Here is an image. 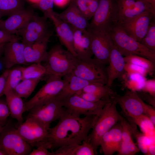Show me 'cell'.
<instances>
[{"mask_svg": "<svg viewBox=\"0 0 155 155\" xmlns=\"http://www.w3.org/2000/svg\"><path fill=\"white\" fill-rule=\"evenodd\" d=\"M6 102L10 112V115L16 119L19 125L23 122V114L24 112V103L22 98L13 90L5 92Z\"/></svg>", "mask_w": 155, "mask_h": 155, "instance_id": "25", "label": "cell"}, {"mask_svg": "<svg viewBox=\"0 0 155 155\" xmlns=\"http://www.w3.org/2000/svg\"><path fill=\"white\" fill-rule=\"evenodd\" d=\"M120 122L122 129V141L118 154L135 155L140 151V149L132 139L130 124L123 117Z\"/></svg>", "mask_w": 155, "mask_h": 155, "instance_id": "24", "label": "cell"}, {"mask_svg": "<svg viewBox=\"0 0 155 155\" xmlns=\"http://www.w3.org/2000/svg\"><path fill=\"white\" fill-rule=\"evenodd\" d=\"M0 155H6V154L0 149Z\"/></svg>", "mask_w": 155, "mask_h": 155, "instance_id": "56", "label": "cell"}, {"mask_svg": "<svg viewBox=\"0 0 155 155\" xmlns=\"http://www.w3.org/2000/svg\"><path fill=\"white\" fill-rule=\"evenodd\" d=\"M154 127L155 125V111L151 106L146 104L145 115Z\"/></svg>", "mask_w": 155, "mask_h": 155, "instance_id": "47", "label": "cell"}, {"mask_svg": "<svg viewBox=\"0 0 155 155\" xmlns=\"http://www.w3.org/2000/svg\"><path fill=\"white\" fill-rule=\"evenodd\" d=\"M111 97L96 102L86 100L75 94L68 96L61 101L63 106L70 113L80 116L82 115H98L105 104Z\"/></svg>", "mask_w": 155, "mask_h": 155, "instance_id": "9", "label": "cell"}, {"mask_svg": "<svg viewBox=\"0 0 155 155\" xmlns=\"http://www.w3.org/2000/svg\"><path fill=\"white\" fill-rule=\"evenodd\" d=\"M24 0H0V13L2 16L8 15L24 8Z\"/></svg>", "mask_w": 155, "mask_h": 155, "instance_id": "32", "label": "cell"}, {"mask_svg": "<svg viewBox=\"0 0 155 155\" xmlns=\"http://www.w3.org/2000/svg\"><path fill=\"white\" fill-rule=\"evenodd\" d=\"M29 155H54L53 152H50L48 149L42 146H39L33 149Z\"/></svg>", "mask_w": 155, "mask_h": 155, "instance_id": "46", "label": "cell"}, {"mask_svg": "<svg viewBox=\"0 0 155 155\" xmlns=\"http://www.w3.org/2000/svg\"><path fill=\"white\" fill-rule=\"evenodd\" d=\"M32 147L11 124L6 123L0 134V149L6 155H29Z\"/></svg>", "mask_w": 155, "mask_h": 155, "instance_id": "7", "label": "cell"}, {"mask_svg": "<svg viewBox=\"0 0 155 155\" xmlns=\"http://www.w3.org/2000/svg\"><path fill=\"white\" fill-rule=\"evenodd\" d=\"M6 44H0V49L4 47Z\"/></svg>", "mask_w": 155, "mask_h": 155, "instance_id": "55", "label": "cell"}, {"mask_svg": "<svg viewBox=\"0 0 155 155\" xmlns=\"http://www.w3.org/2000/svg\"><path fill=\"white\" fill-rule=\"evenodd\" d=\"M125 85L129 90L140 91L142 89L146 80L145 77L138 73L127 74Z\"/></svg>", "mask_w": 155, "mask_h": 155, "instance_id": "33", "label": "cell"}, {"mask_svg": "<svg viewBox=\"0 0 155 155\" xmlns=\"http://www.w3.org/2000/svg\"><path fill=\"white\" fill-rule=\"evenodd\" d=\"M108 32L114 45L123 56L137 55L155 62V52L128 35L118 23Z\"/></svg>", "mask_w": 155, "mask_h": 155, "instance_id": "3", "label": "cell"}, {"mask_svg": "<svg viewBox=\"0 0 155 155\" xmlns=\"http://www.w3.org/2000/svg\"><path fill=\"white\" fill-rule=\"evenodd\" d=\"M124 69L127 74L136 73L140 74L145 77L149 73L147 70L144 68L130 63H125Z\"/></svg>", "mask_w": 155, "mask_h": 155, "instance_id": "38", "label": "cell"}, {"mask_svg": "<svg viewBox=\"0 0 155 155\" xmlns=\"http://www.w3.org/2000/svg\"><path fill=\"white\" fill-rule=\"evenodd\" d=\"M98 115L81 117L71 114L66 109L57 124L48 129L46 139L38 147L42 146L53 150L66 145L81 144L83 141L88 139L89 133Z\"/></svg>", "mask_w": 155, "mask_h": 155, "instance_id": "1", "label": "cell"}, {"mask_svg": "<svg viewBox=\"0 0 155 155\" xmlns=\"http://www.w3.org/2000/svg\"><path fill=\"white\" fill-rule=\"evenodd\" d=\"M22 80V75L21 67L8 69L4 94L7 91L13 90Z\"/></svg>", "mask_w": 155, "mask_h": 155, "instance_id": "34", "label": "cell"}, {"mask_svg": "<svg viewBox=\"0 0 155 155\" xmlns=\"http://www.w3.org/2000/svg\"><path fill=\"white\" fill-rule=\"evenodd\" d=\"M119 15L122 11L134 6L136 0H116Z\"/></svg>", "mask_w": 155, "mask_h": 155, "instance_id": "41", "label": "cell"}, {"mask_svg": "<svg viewBox=\"0 0 155 155\" xmlns=\"http://www.w3.org/2000/svg\"><path fill=\"white\" fill-rule=\"evenodd\" d=\"M74 56L61 45L53 46L47 51L43 61L44 62L46 75L62 78L71 73L74 67Z\"/></svg>", "mask_w": 155, "mask_h": 155, "instance_id": "4", "label": "cell"}, {"mask_svg": "<svg viewBox=\"0 0 155 155\" xmlns=\"http://www.w3.org/2000/svg\"><path fill=\"white\" fill-rule=\"evenodd\" d=\"M115 96L111 97L105 104L92 128L91 133L88 135L90 143L96 154L102 136L120 122L123 117L117 110V103Z\"/></svg>", "mask_w": 155, "mask_h": 155, "instance_id": "2", "label": "cell"}, {"mask_svg": "<svg viewBox=\"0 0 155 155\" xmlns=\"http://www.w3.org/2000/svg\"><path fill=\"white\" fill-rule=\"evenodd\" d=\"M79 91L93 94L103 98L111 97L116 95L106 85L98 83L90 84Z\"/></svg>", "mask_w": 155, "mask_h": 155, "instance_id": "31", "label": "cell"}, {"mask_svg": "<svg viewBox=\"0 0 155 155\" xmlns=\"http://www.w3.org/2000/svg\"><path fill=\"white\" fill-rule=\"evenodd\" d=\"M57 15L59 18L77 29L85 30L89 25L88 20L72 0L67 7L61 13H57Z\"/></svg>", "mask_w": 155, "mask_h": 155, "instance_id": "18", "label": "cell"}, {"mask_svg": "<svg viewBox=\"0 0 155 155\" xmlns=\"http://www.w3.org/2000/svg\"><path fill=\"white\" fill-rule=\"evenodd\" d=\"M34 13L33 9L24 8L15 11L6 20H0V29L11 34H17Z\"/></svg>", "mask_w": 155, "mask_h": 155, "instance_id": "16", "label": "cell"}, {"mask_svg": "<svg viewBox=\"0 0 155 155\" xmlns=\"http://www.w3.org/2000/svg\"><path fill=\"white\" fill-rule=\"evenodd\" d=\"M54 155H94L97 154L88 140L83 141L81 144H72L59 147Z\"/></svg>", "mask_w": 155, "mask_h": 155, "instance_id": "27", "label": "cell"}, {"mask_svg": "<svg viewBox=\"0 0 155 155\" xmlns=\"http://www.w3.org/2000/svg\"><path fill=\"white\" fill-rule=\"evenodd\" d=\"M71 0H54V4L57 7H62L69 3Z\"/></svg>", "mask_w": 155, "mask_h": 155, "instance_id": "50", "label": "cell"}, {"mask_svg": "<svg viewBox=\"0 0 155 155\" xmlns=\"http://www.w3.org/2000/svg\"><path fill=\"white\" fill-rule=\"evenodd\" d=\"M146 12H150L155 13V8L148 0H136L133 6L120 13L119 15L118 23Z\"/></svg>", "mask_w": 155, "mask_h": 155, "instance_id": "28", "label": "cell"}, {"mask_svg": "<svg viewBox=\"0 0 155 155\" xmlns=\"http://www.w3.org/2000/svg\"><path fill=\"white\" fill-rule=\"evenodd\" d=\"M117 103L125 115L132 119L145 115L146 104L136 91L128 90L121 96H115ZM131 119V120H132Z\"/></svg>", "mask_w": 155, "mask_h": 155, "instance_id": "15", "label": "cell"}, {"mask_svg": "<svg viewBox=\"0 0 155 155\" xmlns=\"http://www.w3.org/2000/svg\"><path fill=\"white\" fill-rule=\"evenodd\" d=\"M30 2L34 4H36L38 3L40 0H27Z\"/></svg>", "mask_w": 155, "mask_h": 155, "instance_id": "53", "label": "cell"}, {"mask_svg": "<svg viewBox=\"0 0 155 155\" xmlns=\"http://www.w3.org/2000/svg\"><path fill=\"white\" fill-rule=\"evenodd\" d=\"M75 94L84 99L90 102H96L103 99L106 98H103L100 96L93 94L83 92L80 91L78 92Z\"/></svg>", "mask_w": 155, "mask_h": 155, "instance_id": "43", "label": "cell"}, {"mask_svg": "<svg viewBox=\"0 0 155 155\" xmlns=\"http://www.w3.org/2000/svg\"><path fill=\"white\" fill-rule=\"evenodd\" d=\"M6 121H0V134L7 123H6Z\"/></svg>", "mask_w": 155, "mask_h": 155, "instance_id": "52", "label": "cell"}, {"mask_svg": "<svg viewBox=\"0 0 155 155\" xmlns=\"http://www.w3.org/2000/svg\"><path fill=\"white\" fill-rule=\"evenodd\" d=\"M2 16L1 14L0 13V18H1V17Z\"/></svg>", "mask_w": 155, "mask_h": 155, "instance_id": "58", "label": "cell"}, {"mask_svg": "<svg viewBox=\"0 0 155 155\" xmlns=\"http://www.w3.org/2000/svg\"><path fill=\"white\" fill-rule=\"evenodd\" d=\"M108 65L107 67V81L106 85L110 88L114 81L121 76L125 71L124 57L116 47L113 46L110 54Z\"/></svg>", "mask_w": 155, "mask_h": 155, "instance_id": "20", "label": "cell"}, {"mask_svg": "<svg viewBox=\"0 0 155 155\" xmlns=\"http://www.w3.org/2000/svg\"><path fill=\"white\" fill-rule=\"evenodd\" d=\"M68 80L55 75L48 76L45 84L35 94L24 103V112L55 98L67 84Z\"/></svg>", "mask_w": 155, "mask_h": 155, "instance_id": "8", "label": "cell"}, {"mask_svg": "<svg viewBox=\"0 0 155 155\" xmlns=\"http://www.w3.org/2000/svg\"><path fill=\"white\" fill-rule=\"evenodd\" d=\"M81 12L88 20V7L89 0H72Z\"/></svg>", "mask_w": 155, "mask_h": 155, "instance_id": "39", "label": "cell"}, {"mask_svg": "<svg viewBox=\"0 0 155 155\" xmlns=\"http://www.w3.org/2000/svg\"><path fill=\"white\" fill-rule=\"evenodd\" d=\"M47 18L34 13L26 24L17 32L22 42L25 45L31 44L40 40L51 31L48 29Z\"/></svg>", "mask_w": 155, "mask_h": 155, "instance_id": "10", "label": "cell"}, {"mask_svg": "<svg viewBox=\"0 0 155 155\" xmlns=\"http://www.w3.org/2000/svg\"><path fill=\"white\" fill-rule=\"evenodd\" d=\"M54 4V0H40L38 3L34 5L42 12L44 16L50 18L54 13L53 10Z\"/></svg>", "mask_w": 155, "mask_h": 155, "instance_id": "37", "label": "cell"}, {"mask_svg": "<svg viewBox=\"0 0 155 155\" xmlns=\"http://www.w3.org/2000/svg\"><path fill=\"white\" fill-rule=\"evenodd\" d=\"M72 74L89 82L106 85L107 81L106 65L95 59H80L74 57Z\"/></svg>", "mask_w": 155, "mask_h": 155, "instance_id": "6", "label": "cell"}, {"mask_svg": "<svg viewBox=\"0 0 155 155\" xmlns=\"http://www.w3.org/2000/svg\"><path fill=\"white\" fill-rule=\"evenodd\" d=\"M52 31L42 39L31 44L25 45L24 54L25 61L28 63H41L44 59L47 51L49 39Z\"/></svg>", "mask_w": 155, "mask_h": 155, "instance_id": "21", "label": "cell"}, {"mask_svg": "<svg viewBox=\"0 0 155 155\" xmlns=\"http://www.w3.org/2000/svg\"><path fill=\"white\" fill-rule=\"evenodd\" d=\"M152 6L155 8V0H148Z\"/></svg>", "mask_w": 155, "mask_h": 155, "instance_id": "54", "label": "cell"}, {"mask_svg": "<svg viewBox=\"0 0 155 155\" xmlns=\"http://www.w3.org/2000/svg\"><path fill=\"white\" fill-rule=\"evenodd\" d=\"M41 79V78H38L22 80L13 90L22 98H27L34 91Z\"/></svg>", "mask_w": 155, "mask_h": 155, "instance_id": "29", "label": "cell"}, {"mask_svg": "<svg viewBox=\"0 0 155 155\" xmlns=\"http://www.w3.org/2000/svg\"><path fill=\"white\" fill-rule=\"evenodd\" d=\"M155 20V13L146 12L118 23L124 31L139 42L146 35L151 22Z\"/></svg>", "mask_w": 155, "mask_h": 155, "instance_id": "13", "label": "cell"}, {"mask_svg": "<svg viewBox=\"0 0 155 155\" xmlns=\"http://www.w3.org/2000/svg\"><path fill=\"white\" fill-rule=\"evenodd\" d=\"M4 48H1V49H0V57L1 56V54L2 52L4 50Z\"/></svg>", "mask_w": 155, "mask_h": 155, "instance_id": "57", "label": "cell"}, {"mask_svg": "<svg viewBox=\"0 0 155 155\" xmlns=\"http://www.w3.org/2000/svg\"><path fill=\"white\" fill-rule=\"evenodd\" d=\"M125 63L134 64L146 69L149 73H152L154 70V62L143 57L130 55L124 57Z\"/></svg>", "mask_w": 155, "mask_h": 155, "instance_id": "35", "label": "cell"}, {"mask_svg": "<svg viewBox=\"0 0 155 155\" xmlns=\"http://www.w3.org/2000/svg\"><path fill=\"white\" fill-rule=\"evenodd\" d=\"M8 72V69L4 71L0 75V97L4 94L5 82Z\"/></svg>", "mask_w": 155, "mask_h": 155, "instance_id": "48", "label": "cell"}, {"mask_svg": "<svg viewBox=\"0 0 155 155\" xmlns=\"http://www.w3.org/2000/svg\"><path fill=\"white\" fill-rule=\"evenodd\" d=\"M117 123L101 137L99 146L104 155H112L120 150L122 141L121 123Z\"/></svg>", "mask_w": 155, "mask_h": 155, "instance_id": "17", "label": "cell"}, {"mask_svg": "<svg viewBox=\"0 0 155 155\" xmlns=\"http://www.w3.org/2000/svg\"><path fill=\"white\" fill-rule=\"evenodd\" d=\"M22 80L41 78L46 75L44 66L40 63H32L26 67H21Z\"/></svg>", "mask_w": 155, "mask_h": 155, "instance_id": "30", "label": "cell"}, {"mask_svg": "<svg viewBox=\"0 0 155 155\" xmlns=\"http://www.w3.org/2000/svg\"><path fill=\"white\" fill-rule=\"evenodd\" d=\"M88 31L90 36V49L94 58L105 65L108 64L111 52L114 45L108 33Z\"/></svg>", "mask_w": 155, "mask_h": 155, "instance_id": "14", "label": "cell"}, {"mask_svg": "<svg viewBox=\"0 0 155 155\" xmlns=\"http://www.w3.org/2000/svg\"><path fill=\"white\" fill-rule=\"evenodd\" d=\"M139 42L155 52V20L151 22L146 35Z\"/></svg>", "mask_w": 155, "mask_h": 155, "instance_id": "36", "label": "cell"}, {"mask_svg": "<svg viewBox=\"0 0 155 155\" xmlns=\"http://www.w3.org/2000/svg\"><path fill=\"white\" fill-rule=\"evenodd\" d=\"M72 27L73 32V46L77 57L80 59L91 57L93 54L90 49L89 32L86 30L82 31Z\"/></svg>", "mask_w": 155, "mask_h": 155, "instance_id": "23", "label": "cell"}, {"mask_svg": "<svg viewBox=\"0 0 155 155\" xmlns=\"http://www.w3.org/2000/svg\"><path fill=\"white\" fill-rule=\"evenodd\" d=\"M51 20L53 23L57 36L61 44L74 56L77 57L73 46V32L72 26L59 18L56 13V16H51Z\"/></svg>", "mask_w": 155, "mask_h": 155, "instance_id": "19", "label": "cell"}, {"mask_svg": "<svg viewBox=\"0 0 155 155\" xmlns=\"http://www.w3.org/2000/svg\"><path fill=\"white\" fill-rule=\"evenodd\" d=\"M10 112L6 101L0 100V121H6Z\"/></svg>", "mask_w": 155, "mask_h": 155, "instance_id": "44", "label": "cell"}, {"mask_svg": "<svg viewBox=\"0 0 155 155\" xmlns=\"http://www.w3.org/2000/svg\"><path fill=\"white\" fill-rule=\"evenodd\" d=\"M141 91L150 95L155 96V80H146L144 86Z\"/></svg>", "mask_w": 155, "mask_h": 155, "instance_id": "42", "label": "cell"}, {"mask_svg": "<svg viewBox=\"0 0 155 155\" xmlns=\"http://www.w3.org/2000/svg\"><path fill=\"white\" fill-rule=\"evenodd\" d=\"M91 19L87 31L108 32L119 22L116 0H99L97 9Z\"/></svg>", "mask_w": 155, "mask_h": 155, "instance_id": "5", "label": "cell"}, {"mask_svg": "<svg viewBox=\"0 0 155 155\" xmlns=\"http://www.w3.org/2000/svg\"><path fill=\"white\" fill-rule=\"evenodd\" d=\"M65 110L60 100L55 98L32 108L28 116L36 119L49 128L51 123L59 120Z\"/></svg>", "mask_w": 155, "mask_h": 155, "instance_id": "12", "label": "cell"}, {"mask_svg": "<svg viewBox=\"0 0 155 155\" xmlns=\"http://www.w3.org/2000/svg\"><path fill=\"white\" fill-rule=\"evenodd\" d=\"M141 93L140 96H139L141 98H143L150 104L155 107V96H152L150 94L145 92Z\"/></svg>", "mask_w": 155, "mask_h": 155, "instance_id": "49", "label": "cell"}, {"mask_svg": "<svg viewBox=\"0 0 155 155\" xmlns=\"http://www.w3.org/2000/svg\"><path fill=\"white\" fill-rule=\"evenodd\" d=\"M18 37L13 34H11L0 29V44L18 41Z\"/></svg>", "mask_w": 155, "mask_h": 155, "instance_id": "40", "label": "cell"}, {"mask_svg": "<svg viewBox=\"0 0 155 155\" xmlns=\"http://www.w3.org/2000/svg\"><path fill=\"white\" fill-rule=\"evenodd\" d=\"M49 128L36 119L28 116L25 121L19 125L17 129L32 147H37L47 137Z\"/></svg>", "mask_w": 155, "mask_h": 155, "instance_id": "11", "label": "cell"}, {"mask_svg": "<svg viewBox=\"0 0 155 155\" xmlns=\"http://www.w3.org/2000/svg\"><path fill=\"white\" fill-rule=\"evenodd\" d=\"M64 77L68 80V83L55 97L60 100L76 93L88 85L95 83L86 80L71 73Z\"/></svg>", "mask_w": 155, "mask_h": 155, "instance_id": "26", "label": "cell"}, {"mask_svg": "<svg viewBox=\"0 0 155 155\" xmlns=\"http://www.w3.org/2000/svg\"><path fill=\"white\" fill-rule=\"evenodd\" d=\"M155 146L154 145H151L148 146V155H154Z\"/></svg>", "mask_w": 155, "mask_h": 155, "instance_id": "51", "label": "cell"}, {"mask_svg": "<svg viewBox=\"0 0 155 155\" xmlns=\"http://www.w3.org/2000/svg\"><path fill=\"white\" fill-rule=\"evenodd\" d=\"M25 45L18 41L7 42L4 49V62L5 67L9 69L17 64H26L24 50Z\"/></svg>", "mask_w": 155, "mask_h": 155, "instance_id": "22", "label": "cell"}, {"mask_svg": "<svg viewBox=\"0 0 155 155\" xmlns=\"http://www.w3.org/2000/svg\"><path fill=\"white\" fill-rule=\"evenodd\" d=\"M99 0H89L88 7V20H90L98 7Z\"/></svg>", "mask_w": 155, "mask_h": 155, "instance_id": "45", "label": "cell"}]
</instances>
